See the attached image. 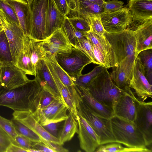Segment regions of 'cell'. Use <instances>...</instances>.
Wrapping results in <instances>:
<instances>
[{
  "label": "cell",
  "instance_id": "6da1fadb",
  "mask_svg": "<svg viewBox=\"0 0 152 152\" xmlns=\"http://www.w3.org/2000/svg\"><path fill=\"white\" fill-rule=\"evenodd\" d=\"M12 89H6L0 85V106L15 111L33 113L36 109L41 89L37 78Z\"/></svg>",
  "mask_w": 152,
  "mask_h": 152
},
{
  "label": "cell",
  "instance_id": "7a4b0ae2",
  "mask_svg": "<svg viewBox=\"0 0 152 152\" xmlns=\"http://www.w3.org/2000/svg\"><path fill=\"white\" fill-rule=\"evenodd\" d=\"M105 36L114 50L118 65L125 72L129 81L132 77L135 61L138 55L134 31L129 28L116 33L105 31Z\"/></svg>",
  "mask_w": 152,
  "mask_h": 152
},
{
  "label": "cell",
  "instance_id": "3957f363",
  "mask_svg": "<svg viewBox=\"0 0 152 152\" xmlns=\"http://www.w3.org/2000/svg\"><path fill=\"white\" fill-rule=\"evenodd\" d=\"M118 87L111 80L107 69L103 67L102 72L94 78L87 88L91 95L99 102L113 109L125 90Z\"/></svg>",
  "mask_w": 152,
  "mask_h": 152
},
{
  "label": "cell",
  "instance_id": "277c9868",
  "mask_svg": "<svg viewBox=\"0 0 152 152\" xmlns=\"http://www.w3.org/2000/svg\"><path fill=\"white\" fill-rule=\"evenodd\" d=\"M116 142L131 148H147L143 135L134 122L114 115L110 119Z\"/></svg>",
  "mask_w": 152,
  "mask_h": 152
},
{
  "label": "cell",
  "instance_id": "5b68a950",
  "mask_svg": "<svg viewBox=\"0 0 152 152\" xmlns=\"http://www.w3.org/2000/svg\"><path fill=\"white\" fill-rule=\"evenodd\" d=\"M54 57L59 65L72 79L81 75L84 67L92 63L82 50L73 46L68 50L56 53Z\"/></svg>",
  "mask_w": 152,
  "mask_h": 152
},
{
  "label": "cell",
  "instance_id": "8992f818",
  "mask_svg": "<svg viewBox=\"0 0 152 152\" xmlns=\"http://www.w3.org/2000/svg\"><path fill=\"white\" fill-rule=\"evenodd\" d=\"M77 110L99 137L100 145L116 142L112 131L110 119L99 116L94 113L82 100L79 102Z\"/></svg>",
  "mask_w": 152,
  "mask_h": 152
},
{
  "label": "cell",
  "instance_id": "52a82bcc",
  "mask_svg": "<svg viewBox=\"0 0 152 152\" xmlns=\"http://www.w3.org/2000/svg\"><path fill=\"white\" fill-rule=\"evenodd\" d=\"M29 5L31 22L29 37L38 41H43L47 38L46 0H31Z\"/></svg>",
  "mask_w": 152,
  "mask_h": 152
},
{
  "label": "cell",
  "instance_id": "ba28073f",
  "mask_svg": "<svg viewBox=\"0 0 152 152\" xmlns=\"http://www.w3.org/2000/svg\"><path fill=\"white\" fill-rule=\"evenodd\" d=\"M67 107L61 97H57L48 106L37 108L32 114L42 126L52 123L61 122L67 117Z\"/></svg>",
  "mask_w": 152,
  "mask_h": 152
},
{
  "label": "cell",
  "instance_id": "9c48e42d",
  "mask_svg": "<svg viewBox=\"0 0 152 152\" xmlns=\"http://www.w3.org/2000/svg\"><path fill=\"white\" fill-rule=\"evenodd\" d=\"M100 15L104 29L109 33L122 31L127 29L133 22L132 15L126 7L112 12H103Z\"/></svg>",
  "mask_w": 152,
  "mask_h": 152
},
{
  "label": "cell",
  "instance_id": "30bf717a",
  "mask_svg": "<svg viewBox=\"0 0 152 152\" xmlns=\"http://www.w3.org/2000/svg\"><path fill=\"white\" fill-rule=\"evenodd\" d=\"M0 19L9 43L12 63L15 65L18 56L23 48L25 34L20 26L9 20L0 9Z\"/></svg>",
  "mask_w": 152,
  "mask_h": 152
},
{
  "label": "cell",
  "instance_id": "8fae6325",
  "mask_svg": "<svg viewBox=\"0 0 152 152\" xmlns=\"http://www.w3.org/2000/svg\"><path fill=\"white\" fill-rule=\"evenodd\" d=\"M137 101V110L134 122L143 134L147 146L152 143V102Z\"/></svg>",
  "mask_w": 152,
  "mask_h": 152
},
{
  "label": "cell",
  "instance_id": "7c38bea8",
  "mask_svg": "<svg viewBox=\"0 0 152 152\" xmlns=\"http://www.w3.org/2000/svg\"><path fill=\"white\" fill-rule=\"evenodd\" d=\"M129 86L134 90L140 100L144 101L149 98H152V85L145 77L144 66L137 56L135 61L132 77L129 81Z\"/></svg>",
  "mask_w": 152,
  "mask_h": 152
},
{
  "label": "cell",
  "instance_id": "4fadbf2b",
  "mask_svg": "<svg viewBox=\"0 0 152 152\" xmlns=\"http://www.w3.org/2000/svg\"><path fill=\"white\" fill-rule=\"evenodd\" d=\"M75 116L78 127L77 133L81 149L86 152H94L100 145V139L85 119L77 110Z\"/></svg>",
  "mask_w": 152,
  "mask_h": 152
},
{
  "label": "cell",
  "instance_id": "5bb4252c",
  "mask_svg": "<svg viewBox=\"0 0 152 152\" xmlns=\"http://www.w3.org/2000/svg\"><path fill=\"white\" fill-rule=\"evenodd\" d=\"M0 67V85L6 89L15 88L30 80L23 71L12 63L4 64Z\"/></svg>",
  "mask_w": 152,
  "mask_h": 152
},
{
  "label": "cell",
  "instance_id": "9a60e30c",
  "mask_svg": "<svg viewBox=\"0 0 152 152\" xmlns=\"http://www.w3.org/2000/svg\"><path fill=\"white\" fill-rule=\"evenodd\" d=\"M137 99L131 88H128L113 107L114 115L134 122L137 113Z\"/></svg>",
  "mask_w": 152,
  "mask_h": 152
},
{
  "label": "cell",
  "instance_id": "2e32d148",
  "mask_svg": "<svg viewBox=\"0 0 152 152\" xmlns=\"http://www.w3.org/2000/svg\"><path fill=\"white\" fill-rule=\"evenodd\" d=\"M12 115L13 118L31 129L39 137L41 141L44 140L60 144L58 138L48 132L36 120L31 112L26 111H15Z\"/></svg>",
  "mask_w": 152,
  "mask_h": 152
},
{
  "label": "cell",
  "instance_id": "e0dca14e",
  "mask_svg": "<svg viewBox=\"0 0 152 152\" xmlns=\"http://www.w3.org/2000/svg\"><path fill=\"white\" fill-rule=\"evenodd\" d=\"M130 28L134 32L136 42V52L152 49V20L138 21Z\"/></svg>",
  "mask_w": 152,
  "mask_h": 152
},
{
  "label": "cell",
  "instance_id": "ac0fdd59",
  "mask_svg": "<svg viewBox=\"0 0 152 152\" xmlns=\"http://www.w3.org/2000/svg\"><path fill=\"white\" fill-rule=\"evenodd\" d=\"M40 42L46 56H54L58 53L68 50L73 46L61 28Z\"/></svg>",
  "mask_w": 152,
  "mask_h": 152
},
{
  "label": "cell",
  "instance_id": "d6986e66",
  "mask_svg": "<svg viewBox=\"0 0 152 152\" xmlns=\"http://www.w3.org/2000/svg\"><path fill=\"white\" fill-rule=\"evenodd\" d=\"M75 86L82 101L94 113L110 119L114 115L113 109L97 100L91 95L87 88Z\"/></svg>",
  "mask_w": 152,
  "mask_h": 152
},
{
  "label": "cell",
  "instance_id": "ffe728a7",
  "mask_svg": "<svg viewBox=\"0 0 152 152\" xmlns=\"http://www.w3.org/2000/svg\"><path fill=\"white\" fill-rule=\"evenodd\" d=\"M14 9L20 26L25 35L29 36L31 22L29 4L25 0H5Z\"/></svg>",
  "mask_w": 152,
  "mask_h": 152
},
{
  "label": "cell",
  "instance_id": "44dd1931",
  "mask_svg": "<svg viewBox=\"0 0 152 152\" xmlns=\"http://www.w3.org/2000/svg\"><path fill=\"white\" fill-rule=\"evenodd\" d=\"M66 16L57 8L53 0H46V37L61 28Z\"/></svg>",
  "mask_w": 152,
  "mask_h": 152
},
{
  "label": "cell",
  "instance_id": "7402d4cb",
  "mask_svg": "<svg viewBox=\"0 0 152 152\" xmlns=\"http://www.w3.org/2000/svg\"><path fill=\"white\" fill-rule=\"evenodd\" d=\"M36 77L41 88L48 90L56 97H61L53 78L45 60L40 61L36 69Z\"/></svg>",
  "mask_w": 152,
  "mask_h": 152
},
{
  "label": "cell",
  "instance_id": "603a6c76",
  "mask_svg": "<svg viewBox=\"0 0 152 152\" xmlns=\"http://www.w3.org/2000/svg\"><path fill=\"white\" fill-rule=\"evenodd\" d=\"M128 7L133 20H152V0H129Z\"/></svg>",
  "mask_w": 152,
  "mask_h": 152
},
{
  "label": "cell",
  "instance_id": "cb8c5ba5",
  "mask_svg": "<svg viewBox=\"0 0 152 152\" xmlns=\"http://www.w3.org/2000/svg\"><path fill=\"white\" fill-rule=\"evenodd\" d=\"M45 60L50 64L57 76L67 88L79 104V102L81 100V98L77 90L76 86L71 78L58 64L54 56H46Z\"/></svg>",
  "mask_w": 152,
  "mask_h": 152
},
{
  "label": "cell",
  "instance_id": "d4e9b609",
  "mask_svg": "<svg viewBox=\"0 0 152 152\" xmlns=\"http://www.w3.org/2000/svg\"><path fill=\"white\" fill-rule=\"evenodd\" d=\"M48 65L50 72L53 78L61 96L66 104L68 110L71 111L75 116H76L77 108L78 104L67 88L62 83L54 71L50 64L45 60Z\"/></svg>",
  "mask_w": 152,
  "mask_h": 152
},
{
  "label": "cell",
  "instance_id": "484cf974",
  "mask_svg": "<svg viewBox=\"0 0 152 152\" xmlns=\"http://www.w3.org/2000/svg\"><path fill=\"white\" fill-rule=\"evenodd\" d=\"M29 37L25 35L22 49L17 57L15 66L23 71L26 75L36 76L31 60L29 46Z\"/></svg>",
  "mask_w": 152,
  "mask_h": 152
},
{
  "label": "cell",
  "instance_id": "4316f807",
  "mask_svg": "<svg viewBox=\"0 0 152 152\" xmlns=\"http://www.w3.org/2000/svg\"><path fill=\"white\" fill-rule=\"evenodd\" d=\"M86 37L91 44L109 58L113 67L118 66V63L114 50L105 37H101L91 30L87 33Z\"/></svg>",
  "mask_w": 152,
  "mask_h": 152
},
{
  "label": "cell",
  "instance_id": "83f0119b",
  "mask_svg": "<svg viewBox=\"0 0 152 152\" xmlns=\"http://www.w3.org/2000/svg\"><path fill=\"white\" fill-rule=\"evenodd\" d=\"M78 127V123L75 115L70 111L65 120L61 132L58 136L60 144L63 145L65 142L71 140L77 133Z\"/></svg>",
  "mask_w": 152,
  "mask_h": 152
},
{
  "label": "cell",
  "instance_id": "f1b7e54d",
  "mask_svg": "<svg viewBox=\"0 0 152 152\" xmlns=\"http://www.w3.org/2000/svg\"><path fill=\"white\" fill-rule=\"evenodd\" d=\"M103 12V5L86 0H80L77 4L74 11L70 12L86 18L91 15L100 14Z\"/></svg>",
  "mask_w": 152,
  "mask_h": 152
},
{
  "label": "cell",
  "instance_id": "f546056e",
  "mask_svg": "<svg viewBox=\"0 0 152 152\" xmlns=\"http://www.w3.org/2000/svg\"><path fill=\"white\" fill-rule=\"evenodd\" d=\"M72 46L75 47L81 39L86 37L87 33L79 31L71 24L66 16L61 28Z\"/></svg>",
  "mask_w": 152,
  "mask_h": 152
},
{
  "label": "cell",
  "instance_id": "4dcf8cb0",
  "mask_svg": "<svg viewBox=\"0 0 152 152\" xmlns=\"http://www.w3.org/2000/svg\"><path fill=\"white\" fill-rule=\"evenodd\" d=\"M29 37L31 60L34 69L36 72V69L37 64L41 61L45 60L46 54L40 41Z\"/></svg>",
  "mask_w": 152,
  "mask_h": 152
},
{
  "label": "cell",
  "instance_id": "1f68e13d",
  "mask_svg": "<svg viewBox=\"0 0 152 152\" xmlns=\"http://www.w3.org/2000/svg\"><path fill=\"white\" fill-rule=\"evenodd\" d=\"M137 56L143 65L145 75L149 83L152 84V49L145 50L140 52Z\"/></svg>",
  "mask_w": 152,
  "mask_h": 152
},
{
  "label": "cell",
  "instance_id": "d6a6232c",
  "mask_svg": "<svg viewBox=\"0 0 152 152\" xmlns=\"http://www.w3.org/2000/svg\"><path fill=\"white\" fill-rule=\"evenodd\" d=\"M103 67L101 65L96 66L89 73L81 74L72 79L75 85L87 88L93 80L102 72Z\"/></svg>",
  "mask_w": 152,
  "mask_h": 152
},
{
  "label": "cell",
  "instance_id": "836d02e7",
  "mask_svg": "<svg viewBox=\"0 0 152 152\" xmlns=\"http://www.w3.org/2000/svg\"><path fill=\"white\" fill-rule=\"evenodd\" d=\"M10 63H13L10 48L7 38L3 30L0 32V65L4 64Z\"/></svg>",
  "mask_w": 152,
  "mask_h": 152
},
{
  "label": "cell",
  "instance_id": "e575fe53",
  "mask_svg": "<svg viewBox=\"0 0 152 152\" xmlns=\"http://www.w3.org/2000/svg\"><path fill=\"white\" fill-rule=\"evenodd\" d=\"M112 68V71L110 74L111 78L114 83L118 88L125 89L128 87L129 81L126 75L119 65Z\"/></svg>",
  "mask_w": 152,
  "mask_h": 152
},
{
  "label": "cell",
  "instance_id": "d590c367",
  "mask_svg": "<svg viewBox=\"0 0 152 152\" xmlns=\"http://www.w3.org/2000/svg\"><path fill=\"white\" fill-rule=\"evenodd\" d=\"M11 121L18 134L24 136L34 142H42L39 137L28 127L13 118Z\"/></svg>",
  "mask_w": 152,
  "mask_h": 152
},
{
  "label": "cell",
  "instance_id": "8d00e7d4",
  "mask_svg": "<svg viewBox=\"0 0 152 152\" xmlns=\"http://www.w3.org/2000/svg\"><path fill=\"white\" fill-rule=\"evenodd\" d=\"M90 26L91 30L95 34L102 37H105V31L101 20L100 14H92L87 18Z\"/></svg>",
  "mask_w": 152,
  "mask_h": 152
},
{
  "label": "cell",
  "instance_id": "74e56055",
  "mask_svg": "<svg viewBox=\"0 0 152 152\" xmlns=\"http://www.w3.org/2000/svg\"><path fill=\"white\" fill-rule=\"evenodd\" d=\"M135 148L124 147L118 142L108 143L100 145L95 151L96 152H136Z\"/></svg>",
  "mask_w": 152,
  "mask_h": 152
},
{
  "label": "cell",
  "instance_id": "f35d334b",
  "mask_svg": "<svg viewBox=\"0 0 152 152\" xmlns=\"http://www.w3.org/2000/svg\"><path fill=\"white\" fill-rule=\"evenodd\" d=\"M68 18L72 25L77 30L84 33H87L91 30L90 24L87 18L76 15Z\"/></svg>",
  "mask_w": 152,
  "mask_h": 152
},
{
  "label": "cell",
  "instance_id": "ab89813d",
  "mask_svg": "<svg viewBox=\"0 0 152 152\" xmlns=\"http://www.w3.org/2000/svg\"><path fill=\"white\" fill-rule=\"evenodd\" d=\"M75 47L82 50L89 58L92 63L100 65L95 57L91 43L87 37L81 39Z\"/></svg>",
  "mask_w": 152,
  "mask_h": 152
},
{
  "label": "cell",
  "instance_id": "60d3db41",
  "mask_svg": "<svg viewBox=\"0 0 152 152\" xmlns=\"http://www.w3.org/2000/svg\"><path fill=\"white\" fill-rule=\"evenodd\" d=\"M0 9L2 10L9 21L20 26L14 9L5 0H0Z\"/></svg>",
  "mask_w": 152,
  "mask_h": 152
},
{
  "label": "cell",
  "instance_id": "b9f144b4",
  "mask_svg": "<svg viewBox=\"0 0 152 152\" xmlns=\"http://www.w3.org/2000/svg\"><path fill=\"white\" fill-rule=\"evenodd\" d=\"M57 97L55 96L48 90L41 88L39 94L38 105L37 109L47 107L50 105Z\"/></svg>",
  "mask_w": 152,
  "mask_h": 152
},
{
  "label": "cell",
  "instance_id": "7bdbcfd3",
  "mask_svg": "<svg viewBox=\"0 0 152 152\" xmlns=\"http://www.w3.org/2000/svg\"><path fill=\"white\" fill-rule=\"evenodd\" d=\"M91 44L93 48L95 57L99 63V65L107 69L113 67L109 58L95 45L91 43Z\"/></svg>",
  "mask_w": 152,
  "mask_h": 152
},
{
  "label": "cell",
  "instance_id": "ee69618b",
  "mask_svg": "<svg viewBox=\"0 0 152 152\" xmlns=\"http://www.w3.org/2000/svg\"><path fill=\"white\" fill-rule=\"evenodd\" d=\"M0 127L13 140L18 135L11 120L7 119L0 115Z\"/></svg>",
  "mask_w": 152,
  "mask_h": 152
},
{
  "label": "cell",
  "instance_id": "f6af8a7d",
  "mask_svg": "<svg viewBox=\"0 0 152 152\" xmlns=\"http://www.w3.org/2000/svg\"><path fill=\"white\" fill-rule=\"evenodd\" d=\"M12 143L27 151L33 148L34 142L28 138L21 135L18 134L13 140H12Z\"/></svg>",
  "mask_w": 152,
  "mask_h": 152
},
{
  "label": "cell",
  "instance_id": "bcb514c9",
  "mask_svg": "<svg viewBox=\"0 0 152 152\" xmlns=\"http://www.w3.org/2000/svg\"><path fill=\"white\" fill-rule=\"evenodd\" d=\"M124 3L118 0L105 1L103 4V12H115L123 7Z\"/></svg>",
  "mask_w": 152,
  "mask_h": 152
},
{
  "label": "cell",
  "instance_id": "7dc6e473",
  "mask_svg": "<svg viewBox=\"0 0 152 152\" xmlns=\"http://www.w3.org/2000/svg\"><path fill=\"white\" fill-rule=\"evenodd\" d=\"M12 142L11 137L0 127V146L6 149Z\"/></svg>",
  "mask_w": 152,
  "mask_h": 152
},
{
  "label": "cell",
  "instance_id": "c3c4849f",
  "mask_svg": "<svg viewBox=\"0 0 152 152\" xmlns=\"http://www.w3.org/2000/svg\"><path fill=\"white\" fill-rule=\"evenodd\" d=\"M58 10L66 16H67L70 10L66 0H53Z\"/></svg>",
  "mask_w": 152,
  "mask_h": 152
},
{
  "label": "cell",
  "instance_id": "681fc988",
  "mask_svg": "<svg viewBox=\"0 0 152 152\" xmlns=\"http://www.w3.org/2000/svg\"><path fill=\"white\" fill-rule=\"evenodd\" d=\"M42 142L55 152H67L69 151L60 144L44 140H42Z\"/></svg>",
  "mask_w": 152,
  "mask_h": 152
},
{
  "label": "cell",
  "instance_id": "f907efd6",
  "mask_svg": "<svg viewBox=\"0 0 152 152\" xmlns=\"http://www.w3.org/2000/svg\"><path fill=\"white\" fill-rule=\"evenodd\" d=\"M80 0H66L69 9V12H74L78 2ZM103 5L105 1L104 0H86Z\"/></svg>",
  "mask_w": 152,
  "mask_h": 152
},
{
  "label": "cell",
  "instance_id": "816d5d0a",
  "mask_svg": "<svg viewBox=\"0 0 152 152\" xmlns=\"http://www.w3.org/2000/svg\"><path fill=\"white\" fill-rule=\"evenodd\" d=\"M59 123H52L42 126L50 134L58 138V127Z\"/></svg>",
  "mask_w": 152,
  "mask_h": 152
},
{
  "label": "cell",
  "instance_id": "f5cc1de1",
  "mask_svg": "<svg viewBox=\"0 0 152 152\" xmlns=\"http://www.w3.org/2000/svg\"><path fill=\"white\" fill-rule=\"evenodd\" d=\"M33 149L38 150L40 152H55L54 150L47 146L42 142L34 143L33 146Z\"/></svg>",
  "mask_w": 152,
  "mask_h": 152
},
{
  "label": "cell",
  "instance_id": "db71d44e",
  "mask_svg": "<svg viewBox=\"0 0 152 152\" xmlns=\"http://www.w3.org/2000/svg\"><path fill=\"white\" fill-rule=\"evenodd\" d=\"M26 152L27 151L12 143L6 149L5 152Z\"/></svg>",
  "mask_w": 152,
  "mask_h": 152
},
{
  "label": "cell",
  "instance_id": "11a10c76",
  "mask_svg": "<svg viewBox=\"0 0 152 152\" xmlns=\"http://www.w3.org/2000/svg\"><path fill=\"white\" fill-rule=\"evenodd\" d=\"M28 152H40V151L38 150L32 148L28 150Z\"/></svg>",
  "mask_w": 152,
  "mask_h": 152
},
{
  "label": "cell",
  "instance_id": "9f6ffc18",
  "mask_svg": "<svg viewBox=\"0 0 152 152\" xmlns=\"http://www.w3.org/2000/svg\"><path fill=\"white\" fill-rule=\"evenodd\" d=\"M6 149L0 146V152H5Z\"/></svg>",
  "mask_w": 152,
  "mask_h": 152
},
{
  "label": "cell",
  "instance_id": "6f0895ef",
  "mask_svg": "<svg viewBox=\"0 0 152 152\" xmlns=\"http://www.w3.org/2000/svg\"><path fill=\"white\" fill-rule=\"evenodd\" d=\"M27 2L28 3V4H29L30 2H31V0H26Z\"/></svg>",
  "mask_w": 152,
  "mask_h": 152
},
{
  "label": "cell",
  "instance_id": "680465c9",
  "mask_svg": "<svg viewBox=\"0 0 152 152\" xmlns=\"http://www.w3.org/2000/svg\"><path fill=\"white\" fill-rule=\"evenodd\" d=\"M0 27H1V28H2V25H1V21L0 19Z\"/></svg>",
  "mask_w": 152,
  "mask_h": 152
},
{
  "label": "cell",
  "instance_id": "91938a15",
  "mask_svg": "<svg viewBox=\"0 0 152 152\" xmlns=\"http://www.w3.org/2000/svg\"><path fill=\"white\" fill-rule=\"evenodd\" d=\"M3 30L2 28L0 27V32Z\"/></svg>",
  "mask_w": 152,
  "mask_h": 152
},
{
  "label": "cell",
  "instance_id": "94428289",
  "mask_svg": "<svg viewBox=\"0 0 152 152\" xmlns=\"http://www.w3.org/2000/svg\"><path fill=\"white\" fill-rule=\"evenodd\" d=\"M0 81H1V69L0 67Z\"/></svg>",
  "mask_w": 152,
  "mask_h": 152
},
{
  "label": "cell",
  "instance_id": "6125c7cd",
  "mask_svg": "<svg viewBox=\"0 0 152 152\" xmlns=\"http://www.w3.org/2000/svg\"><path fill=\"white\" fill-rule=\"evenodd\" d=\"M107 0V1H111V0Z\"/></svg>",
  "mask_w": 152,
  "mask_h": 152
}]
</instances>
